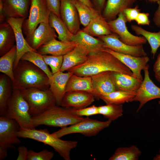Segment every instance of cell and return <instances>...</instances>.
<instances>
[{"label": "cell", "mask_w": 160, "mask_h": 160, "mask_svg": "<svg viewBox=\"0 0 160 160\" xmlns=\"http://www.w3.org/2000/svg\"><path fill=\"white\" fill-rule=\"evenodd\" d=\"M151 2H157L158 0H147Z\"/></svg>", "instance_id": "52"}, {"label": "cell", "mask_w": 160, "mask_h": 160, "mask_svg": "<svg viewBox=\"0 0 160 160\" xmlns=\"http://www.w3.org/2000/svg\"><path fill=\"white\" fill-rule=\"evenodd\" d=\"M96 10L99 12L102 9L104 5L105 0H92Z\"/></svg>", "instance_id": "46"}, {"label": "cell", "mask_w": 160, "mask_h": 160, "mask_svg": "<svg viewBox=\"0 0 160 160\" xmlns=\"http://www.w3.org/2000/svg\"><path fill=\"white\" fill-rule=\"evenodd\" d=\"M17 151L18 155L17 160H27L28 151L27 148L24 146H20L18 147Z\"/></svg>", "instance_id": "44"}, {"label": "cell", "mask_w": 160, "mask_h": 160, "mask_svg": "<svg viewBox=\"0 0 160 160\" xmlns=\"http://www.w3.org/2000/svg\"><path fill=\"white\" fill-rule=\"evenodd\" d=\"M73 73L71 72L64 73L60 71L53 74L49 79V89L56 100V105L60 106L62 99L66 93L68 81Z\"/></svg>", "instance_id": "20"}, {"label": "cell", "mask_w": 160, "mask_h": 160, "mask_svg": "<svg viewBox=\"0 0 160 160\" xmlns=\"http://www.w3.org/2000/svg\"><path fill=\"white\" fill-rule=\"evenodd\" d=\"M49 22L51 26L57 32L59 40L65 42L71 41L73 34L60 17L51 12Z\"/></svg>", "instance_id": "30"}, {"label": "cell", "mask_w": 160, "mask_h": 160, "mask_svg": "<svg viewBox=\"0 0 160 160\" xmlns=\"http://www.w3.org/2000/svg\"><path fill=\"white\" fill-rule=\"evenodd\" d=\"M149 15L148 13L140 12L135 20L138 25H149L150 23L149 19Z\"/></svg>", "instance_id": "43"}, {"label": "cell", "mask_w": 160, "mask_h": 160, "mask_svg": "<svg viewBox=\"0 0 160 160\" xmlns=\"http://www.w3.org/2000/svg\"><path fill=\"white\" fill-rule=\"evenodd\" d=\"M7 149L0 146V160L4 159L8 156Z\"/></svg>", "instance_id": "48"}, {"label": "cell", "mask_w": 160, "mask_h": 160, "mask_svg": "<svg viewBox=\"0 0 160 160\" xmlns=\"http://www.w3.org/2000/svg\"><path fill=\"white\" fill-rule=\"evenodd\" d=\"M75 112L77 115L81 117H88L98 114V107L94 105L81 109L75 108Z\"/></svg>", "instance_id": "40"}, {"label": "cell", "mask_w": 160, "mask_h": 160, "mask_svg": "<svg viewBox=\"0 0 160 160\" xmlns=\"http://www.w3.org/2000/svg\"><path fill=\"white\" fill-rule=\"evenodd\" d=\"M71 41L76 42L84 47L89 54L103 51L106 48L102 40L87 33L83 30L73 34Z\"/></svg>", "instance_id": "22"}, {"label": "cell", "mask_w": 160, "mask_h": 160, "mask_svg": "<svg viewBox=\"0 0 160 160\" xmlns=\"http://www.w3.org/2000/svg\"><path fill=\"white\" fill-rule=\"evenodd\" d=\"M94 95L92 93L84 91H73L65 94L60 106L79 109L88 107L95 100Z\"/></svg>", "instance_id": "19"}, {"label": "cell", "mask_w": 160, "mask_h": 160, "mask_svg": "<svg viewBox=\"0 0 160 160\" xmlns=\"http://www.w3.org/2000/svg\"><path fill=\"white\" fill-rule=\"evenodd\" d=\"M140 11V9L137 6L134 8L126 9L122 12L125 16L127 21L130 22L132 21L135 20Z\"/></svg>", "instance_id": "41"}, {"label": "cell", "mask_w": 160, "mask_h": 160, "mask_svg": "<svg viewBox=\"0 0 160 160\" xmlns=\"http://www.w3.org/2000/svg\"><path fill=\"white\" fill-rule=\"evenodd\" d=\"M16 54L15 45L10 51L0 57V72L8 76L12 81L14 79L13 66Z\"/></svg>", "instance_id": "33"}, {"label": "cell", "mask_w": 160, "mask_h": 160, "mask_svg": "<svg viewBox=\"0 0 160 160\" xmlns=\"http://www.w3.org/2000/svg\"><path fill=\"white\" fill-rule=\"evenodd\" d=\"M153 159V160H160V149L159 151V153L157 154L156 156L154 157Z\"/></svg>", "instance_id": "51"}, {"label": "cell", "mask_w": 160, "mask_h": 160, "mask_svg": "<svg viewBox=\"0 0 160 160\" xmlns=\"http://www.w3.org/2000/svg\"><path fill=\"white\" fill-rule=\"evenodd\" d=\"M74 1L80 23L84 27L89 24L92 19L100 14L96 9L87 6L79 0Z\"/></svg>", "instance_id": "35"}, {"label": "cell", "mask_w": 160, "mask_h": 160, "mask_svg": "<svg viewBox=\"0 0 160 160\" xmlns=\"http://www.w3.org/2000/svg\"><path fill=\"white\" fill-rule=\"evenodd\" d=\"M54 153L47 149L36 152L33 150L28 151L27 160H51L54 157Z\"/></svg>", "instance_id": "39"}, {"label": "cell", "mask_w": 160, "mask_h": 160, "mask_svg": "<svg viewBox=\"0 0 160 160\" xmlns=\"http://www.w3.org/2000/svg\"><path fill=\"white\" fill-rule=\"evenodd\" d=\"M89 54L83 46L78 44L71 51L63 56V61L60 71H68L80 65L87 59Z\"/></svg>", "instance_id": "23"}, {"label": "cell", "mask_w": 160, "mask_h": 160, "mask_svg": "<svg viewBox=\"0 0 160 160\" xmlns=\"http://www.w3.org/2000/svg\"><path fill=\"white\" fill-rule=\"evenodd\" d=\"M159 104L160 105V100H159L158 102Z\"/></svg>", "instance_id": "53"}, {"label": "cell", "mask_w": 160, "mask_h": 160, "mask_svg": "<svg viewBox=\"0 0 160 160\" xmlns=\"http://www.w3.org/2000/svg\"><path fill=\"white\" fill-rule=\"evenodd\" d=\"M158 6L155 12L153 17V21L155 25L158 27H160V0L157 1Z\"/></svg>", "instance_id": "45"}, {"label": "cell", "mask_w": 160, "mask_h": 160, "mask_svg": "<svg viewBox=\"0 0 160 160\" xmlns=\"http://www.w3.org/2000/svg\"><path fill=\"white\" fill-rule=\"evenodd\" d=\"M20 90L29 105V113L32 117L41 114L56 105L49 88L44 89L32 88Z\"/></svg>", "instance_id": "6"}, {"label": "cell", "mask_w": 160, "mask_h": 160, "mask_svg": "<svg viewBox=\"0 0 160 160\" xmlns=\"http://www.w3.org/2000/svg\"><path fill=\"white\" fill-rule=\"evenodd\" d=\"M155 77L156 80L160 83V70L155 73Z\"/></svg>", "instance_id": "50"}, {"label": "cell", "mask_w": 160, "mask_h": 160, "mask_svg": "<svg viewBox=\"0 0 160 160\" xmlns=\"http://www.w3.org/2000/svg\"><path fill=\"white\" fill-rule=\"evenodd\" d=\"M83 30L92 36L98 37L113 33L106 19L100 14L92 19Z\"/></svg>", "instance_id": "25"}, {"label": "cell", "mask_w": 160, "mask_h": 160, "mask_svg": "<svg viewBox=\"0 0 160 160\" xmlns=\"http://www.w3.org/2000/svg\"><path fill=\"white\" fill-rule=\"evenodd\" d=\"M132 30L137 35H141L146 39L151 48V53L153 58L160 47V30L158 32H151L147 31L137 25H131Z\"/></svg>", "instance_id": "31"}, {"label": "cell", "mask_w": 160, "mask_h": 160, "mask_svg": "<svg viewBox=\"0 0 160 160\" xmlns=\"http://www.w3.org/2000/svg\"><path fill=\"white\" fill-rule=\"evenodd\" d=\"M12 81L6 75H0V115H5L8 102L13 92Z\"/></svg>", "instance_id": "28"}, {"label": "cell", "mask_w": 160, "mask_h": 160, "mask_svg": "<svg viewBox=\"0 0 160 160\" xmlns=\"http://www.w3.org/2000/svg\"><path fill=\"white\" fill-rule=\"evenodd\" d=\"M94 95L99 99L104 95L117 90L115 84L112 71H105L91 76Z\"/></svg>", "instance_id": "18"}, {"label": "cell", "mask_w": 160, "mask_h": 160, "mask_svg": "<svg viewBox=\"0 0 160 160\" xmlns=\"http://www.w3.org/2000/svg\"><path fill=\"white\" fill-rule=\"evenodd\" d=\"M104 43L105 47L116 52L136 57L147 56L143 45L131 46L127 45L119 39V36L114 33L98 37Z\"/></svg>", "instance_id": "12"}, {"label": "cell", "mask_w": 160, "mask_h": 160, "mask_svg": "<svg viewBox=\"0 0 160 160\" xmlns=\"http://www.w3.org/2000/svg\"><path fill=\"white\" fill-rule=\"evenodd\" d=\"M15 38L14 31L8 23L0 24V56L10 51L15 45Z\"/></svg>", "instance_id": "27"}, {"label": "cell", "mask_w": 160, "mask_h": 160, "mask_svg": "<svg viewBox=\"0 0 160 160\" xmlns=\"http://www.w3.org/2000/svg\"><path fill=\"white\" fill-rule=\"evenodd\" d=\"M1 0L0 1V22L5 17L26 18L29 0Z\"/></svg>", "instance_id": "15"}, {"label": "cell", "mask_w": 160, "mask_h": 160, "mask_svg": "<svg viewBox=\"0 0 160 160\" xmlns=\"http://www.w3.org/2000/svg\"><path fill=\"white\" fill-rule=\"evenodd\" d=\"M50 11L60 17V0H46Z\"/></svg>", "instance_id": "42"}, {"label": "cell", "mask_w": 160, "mask_h": 160, "mask_svg": "<svg viewBox=\"0 0 160 160\" xmlns=\"http://www.w3.org/2000/svg\"><path fill=\"white\" fill-rule=\"evenodd\" d=\"M29 111V105L20 91L13 89L7 103L5 116L16 121L21 129H33L35 127Z\"/></svg>", "instance_id": "5"}, {"label": "cell", "mask_w": 160, "mask_h": 160, "mask_svg": "<svg viewBox=\"0 0 160 160\" xmlns=\"http://www.w3.org/2000/svg\"><path fill=\"white\" fill-rule=\"evenodd\" d=\"M111 71L132 75L131 70L116 57L104 51L89 54L82 64L67 71L81 76H90Z\"/></svg>", "instance_id": "1"}, {"label": "cell", "mask_w": 160, "mask_h": 160, "mask_svg": "<svg viewBox=\"0 0 160 160\" xmlns=\"http://www.w3.org/2000/svg\"><path fill=\"white\" fill-rule=\"evenodd\" d=\"M25 19L24 18H7V22L10 25L14 31L15 38L17 54L14 64V69L25 53L29 52H37L29 45L24 37L22 25Z\"/></svg>", "instance_id": "13"}, {"label": "cell", "mask_w": 160, "mask_h": 160, "mask_svg": "<svg viewBox=\"0 0 160 160\" xmlns=\"http://www.w3.org/2000/svg\"><path fill=\"white\" fill-rule=\"evenodd\" d=\"M57 37L55 30L48 22L41 23L32 34L25 39L29 45L37 51L41 47Z\"/></svg>", "instance_id": "17"}, {"label": "cell", "mask_w": 160, "mask_h": 160, "mask_svg": "<svg viewBox=\"0 0 160 160\" xmlns=\"http://www.w3.org/2000/svg\"><path fill=\"white\" fill-rule=\"evenodd\" d=\"M84 4L86 5L87 6L93 7L91 1L90 0H78Z\"/></svg>", "instance_id": "49"}, {"label": "cell", "mask_w": 160, "mask_h": 160, "mask_svg": "<svg viewBox=\"0 0 160 160\" xmlns=\"http://www.w3.org/2000/svg\"><path fill=\"white\" fill-rule=\"evenodd\" d=\"M103 51L111 54L128 68L132 72V76L134 77L141 81L143 80L141 71L144 69L150 61L148 56L136 57L123 54L107 48H105Z\"/></svg>", "instance_id": "14"}, {"label": "cell", "mask_w": 160, "mask_h": 160, "mask_svg": "<svg viewBox=\"0 0 160 160\" xmlns=\"http://www.w3.org/2000/svg\"><path fill=\"white\" fill-rule=\"evenodd\" d=\"M111 121L109 120L101 121L87 117L78 122L68 127L61 128L52 134L59 138L73 133H80L87 137H92L96 135L102 130L109 127Z\"/></svg>", "instance_id": "7"}, {"label": "cell", "mask_w": 160, "mask_h": 160, "mask_svg": "<svg viewBox=\"0 0 160 160\" xmlns=\"http://www.w3.org/2000/svg\"><path fill=\"white\" fill-rule=\"evenodd\" d=\"M13 89L32 88L44 89L49 87V79L42 70L32 63L20 60L14 69Z\"/></svg>", "instance_id": "2"}, {"label": "cell", "mask_w": 160, "mask_h": 160, "mask_svg": "<svg viewBox=\"0 0 160 160\" xmlns=\"http://www.w3.org/2000/svg\"><path fill=\"white\" fill-rule=\"evenodd\" d=\"M118 15L117 18L109 20L108 23L112 32L119 36L120 40L131 46H138L146 44L147 41L143 36L134 35L128 31L126 25V19L123 12Z\"/></svg>", "instance_id": "10"}, {"label": "cell", "mask_w": 160, "mask_h": 160, "mask_svg": "<svg viewBox=\"0 0 160 160\" xmlns=\"http://www.w3.org/2000/svg\"><path fill=\"white\" fill-rule=\"evenodd\" d=\"M113 80L117 90L136 92L142 81L128 74L112 71Z\"/></svg>", "instance_id": "24"}, {"label": "cell", "mask_w": 160, "mask_h": 160, "mask_svg": "<svg viewBox=\"0 0 160 160\" xmlns=\"http://www.w3.org/2000/svg\"><path fill=\"white\" fill-rule=\"evenodd\" d=\"M149 65L147 64L143 70L144 73V79L133 100V101L139 102L137 112L139 111L144 105L149 101L160 98V88L156 85L151 79L149 75Z\"/></svg>", "instance_id": "11"}, {"label": "cell", "mask_w": 160, "mask_h": 160, "mask_svg": "<svg viewBox=\"0 0 160 160\" xmlns=\"http://www.w3.org/2000/svg\"><path fill=\"white\" fill-rule=\"evenodd\" d=\"M98 114L103 115L111 121L121 116L123 114L122 104H110L98 107Z\"/></svg>", "instance_id": "36"}, {"label": "cell", "mask_w": 160, "mask_h": 160, "mask_svg": "<svg viewBox=\"0 0 160 160\" xmlns=\"http://www.w3.org/2000/svg\"><path fill=\"white\" fill-rule=\"evenodd\" d=\"M51 12L46 0H31L29 16L22 25L26 37L30 36L41 23L49 22Z\"/></svg>", "instance_id": "8"}, {"label": "cell", "mask_w": 160, "mask_h": 160, "mask_svg": "<svg viewBox=\"0 0 160 160\" xmlns=\"http://www.w3.org/2000/svg\"><path fill=\"white\" fill-rule=\"evenodd\" d=\"M136 92L117 90L101 96L100 99L106 104H122L125 103L133 102Z\"/></svg>", "instance_id": "32"}, {"label": "cell", "mask_w": 160, "mask_h": 160, "mask_svg": "<svg viewBox=\"0 0 160 160\" xmlns=\"http://www.w3.org/2000/svg\"><path fill=\"white\" fill-rule=\"evenodd\" d=\"M20 129L16 121L6 116H0V146L7 149H16L15 145L21 143L17 135Z\"/></svg>", "instance_id": "9"}, {"label": "cell", "mask_w": 160, "mask_h": 160, "mask_svg": "<svg viewBox=\"0 0 160 160\" xmlns=\"http://www.w3.org/2000/svg\"><path fill=\"white\" fill-rule=\"evenodd\" d=\"M60 13L72 33L75 34L80 30L81 23L74 0H60Z\"/></svg>", "instance_id": "16"}, {"label": "cell", "mask_w": 160, "mask_h": 160, "mask_svg": "<svg viewBox=\"0 0 160 160\" xmlns=\"http://www.w3.org/2000/svg\"><path fill=\"white\" fill-rule=\"evenodd\" d=\"M46 63L50 68L53 74L60 71L63 61V56L42 55Z\"/></svg>", "instance_id": "38"}, {"label": "cell", "mask_w": 160, "mask_h": 160, "mask_svg": "<svg viewBox=\"0 0 160 160\" xmlns=\"http://www.w3.org/2000/svg\"><path fill=\"white\" fill-rule=\"evenodd\" d=\"M84 118L76 113L75 108L56 105L43 113L32 117L35 127L45 125L62 128L78 122Z\"/></svg>", "instance_id": "4"}, {"label": "cell", "mask_w": 160, "mask_h": 160, "mask_svg": "<svg viewBox=\"0 0 160 160\" xmlns=\"http://www.w3.org/2000/svg\"><path fill=\"white\" fill-rule=\"evenodd\" d=\"M160 70V52L158 55L157 59L153 65V71L155 73Z\"/></svg>", "instance_id": "47"}, {"label": "cell", "mask_w": 160, "mask_h": 160, "mask_svg": "<svg viewBox=\"0 0 160 160\" xmlns=\"http://www.w3.org/2000/svg\"><path fill=\"white\" fill-rule=\"evenodd\" d=\"M77 44L74 41L65 42L54 38L37 51L41 55L63 56L73 50Z\"/></svg>", "instance_id": "21"}, {"label": "cell", "mask_w": 160, "mask_h": 160, "mask_svg": "<svg viewBox=\"0 0 160 160\" xmlns=\"http://www.w3.org/2000/svg\"><path fill=\"white\" fill-rule=\"evenodd\" d=\"M136 1L107 0L102 16L106 20H113L124 9L131 7Z\"/></svg>", "instance_id": "26"}, {"label": "cell", "mask_w": 160, "mask_h": 160, "mask_svg": "<svg viewBox=\"0 0 160 160\" xmlns=\"http://www.w3.org/2000/svg\"><path fill=\"white\" fill-rule=\"evenodd\" d=\"M17 135L19 138L31 139L50 146L65 160L71 159V151L78 145L77 141L63 140L55 136L46 129H20Z\"/></svg>", "instance_id": "3"}, {"label": "cell", "mask_w": 160, "mask_h": 160, "mask_svg": "<svg viewBox=\"0 0 160 160\" xmlns=\"http://www.w3.org/2000/svg\"><path fill=\"white\" fill-rule=\"evenodd\" d=\"M21 60L29 61L42 70L47 75L49 79L53 75L51 71L44 61L42 55L37 52H29L25 53Z\"/></svg>", "instance_id": "37"}, {"label": "cell", "mask_w": 160, "mask_h": 160, "mask_svg": "<svg viewBox=\"0 0 160 160\" xmlns=\"http://www.w3.org/2000/svg\"><path fill=\"white\" fill-rule=\"evenodd\" d=\"M142 153L141 151L136 145L129 147H120L115 151L109 160H137Z\"/></svg>", "instance_id": "34"}, {"label": "cell", "mask_w": 160, "mask_h": 160, "mask_svg": "<svg viewBox=\"0 0 160 160\" xmlns=\"http://www.w3.org/2000/svg\"><path fill=\"white\" fill-rule=\"evenodd\" d=\"M73 91H84L94 95L91 77L81 76L73 74L67 84L66 92Z\"/></svg>", "instance_id": "29"}]
</instances>
